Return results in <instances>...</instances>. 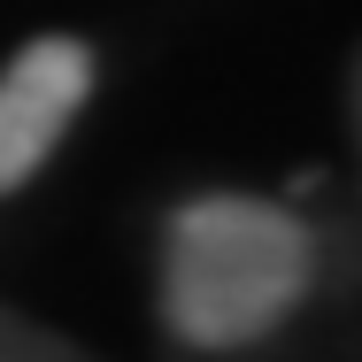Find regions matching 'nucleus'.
Returning a JSON list of instances; mask_svg holds the SVG:
<instances>
[{
	"label": "nucleus",
	"mask_w": 362,
	"mask_h": 362,
	"mask_svg": "<svg viewBox=\"0 0 362 362\" xmlns=\"http://www.w3.org/2000/svg\"><path fill=\"white\" fill-rule=\"evenodd\" d=\"M316 262H324V247L286 201L193 193L162 231L154 308H162L170 339L239 355V347H262L316 293Z\"/></svg>",
	"instance_id": "nucleus-1"
},
{
	"label": "nucleus",
	"mask_w": 362,
	"mask_h": 362,
	"mask_svg": "<svg viewBox=\"0 0 362 362\" xmlns=\"http://www.w3.org/2000/svg\"><path fill=\"white\" fill-rule=\"evenodd\" d=\"M93 47L70 31H39L0 62V193H23L47 170V154L93 100Z\"/></svg>",
	"instance_id": "nucleus-2"
},
{
	"label": "nucleus",
	"mask_w": 362,
	"mask_h": 362,
	"mask_svg": "<svg viewBox=\"0 0 362 362\" xmlns=\"http://www.w3.org/2000/svg\"><path fill=\"white\" fill-rule=\"evenodd\" d=\"M0 362H100V355L77 347L70 332H54L47 316H23L0 300Z\"/></svg>",
	"instance_id": "nucleus-3"
}]
</instances>
